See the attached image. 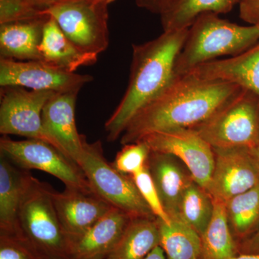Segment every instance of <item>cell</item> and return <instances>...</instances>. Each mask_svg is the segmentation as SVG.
I'll use <instances>...</instances> for the list:
<instances>
[{
    "mask_svg": "<svg viewBox=\"0 0 259 259\" xmlns=\"http://www.w3.org/2000/svg\"><path fill=\"white\" fill-rule=\"evenodd\" d=\"M241 90L233 83L200 79L190 74L177 76L133 117L120 143L134 144L153 133L200 125Z\"/></svg>",
    "mask_w": 259,
    "mask_h": 259,
    "instance_id": "obj_1",
    "label": "cell"
},
{
    "mask_svg": "<svg viewBox=\"0 0 259 259\" xmlns=\"http://www.w3.org/2000/svg\"><path fill=\"white\" fill-rule=\"evenodd\" d=\"M188 30L163 31L153 40L133 46L128 86L105 123L109 141L121 137L133 117L175 79L177 58L185 45Z\"/></svg>",
    "mask_w": 259,
    "mask_h": 259,
    "instance_id": "obj_2",
    "label": "cell"
},
{
    "mask_svg": "<svg viewBox=\"0 0 259 259\" xmlns=\"http://www.w3.org/2000/svg\"><path fill=\"white\" fill-rule=\"evenodd\" d=\"M258 40L259 23L243 26L213 13L201 15L189 28L177 58L175 74L183 76L196 66L221 56L238 55Z\"/></svg>",
    "mask_w": 259,
    "mask_h": 259,
    "instance_id": "obj_3",
    "label": "cell"
},
{
    "mask_svg": "<svg viewBox=\"0 0 259 259\" xmlns=\"http://www.w3.org/2000/svg\"><path fill=\"white\" fill-rule=\"evenodd\" d=\"M54 189L30 177L18 212L24 236L49 259H71L72 244L56 212Z\"/></svg>",
    "mask_w": 259,
    "mask_h": 259,
    "instance_id": "obj_4",
    "label": "cell"
},
{
    "mask_svg": "<svg viewBox=\"0 0 259 259\" xmlns=\"http://www.w3.org/2000/svg\"><path fill=\"white\" fill-rule=\"evenodd\" d=\"M190 129L212 148L254 149L259 145V97L242 89L207 120Z\"/></svg>",
    "mask_w": 259,
    "mask_h": 259,
    "instance_id": "obj_5",
    "label": "cell"
},
{
    "mask_svg": "<svg viewBox=\"0 0 259 259\" xmlns=\"http://www.w3.org/2000/svg\"><path fill=\"white\" fill-rule=\"evenodd\" d=\"M94 192L133 218H157L143 198L134 180L109 163L100 141L87 143L76 161Z\"/></svg>",
    "mask_w": 259,
    "mask_h": 259,
    "instance_id": "obj_6",
    "label": "cell"
},
{
    "mask_svg": "<svg viewBox=\"0 0 259 259\" xmlns=\"http://www.w3.org/2000/svg\"><path fill=\"white\" fill-rule=\"evenodd\" d=\"M107 6L97 0H82L51 7L44 15L54 18L81 50L99 55L109 45Z\"/></svg>",
    "mask_w": 259,
    "mask_h": 259,
    "instance_id": "obj_7",
    "label": "cell"
},
{
    "mask_svg": "<svg viewBox=\"0 0 259 259\" xmlns=\"http://www.w3.org/2000/svg\"><path fill=\"white\" fill-rule=\"evenodd\" d=\"M0 153L24 169H37L56 177L66 187L93 191L80 167L67 156L45 141H14L3 136Z\"/></svg>",
    "mask_w": 259,
    "mask_h": 259,
    "instance_id": "obj_8",
    "label": "cell"
},
{
    "mask_svg": "<svg viewBox=\"0 0 259 259\" xmlns=\"http://www.w3.org/2000/svg\"><path fill=\"white\" fill-rule=\"evenodd\" d=\"M1 92L0 134L40 140L59 149L44 128L42 120V109L56 93L21 87L2 88Z\"/></svg>",
    "mask_w": 259,
    "mask_h": 259,
    "instance_id": "obj_9",
    "label": "cell"
},
{
    "mask_svg": "<svg viewBox=\"0 0 259 259\" xmlns=\"http://www.w3.org/2000/svg\"><path fill=\"white\" fill-rule=\"evenodd\" d=\"M139 141L144 142L153 152L178 158L188 168L194 182L207 190L214 170V151L193 130L175 128L153 133Z\"/></svg>",
    "mask_w": 259,
    "mask_h": 259,
    "instance_id": "obj_10",
    "label": "cell"
},
{
    "mask_svg": "<svg viewBox=\"0 0 259 259\" xmlns=\"http://www.w3.org/2000/svg\"><path fill=\"white\" fill-rule=\"evenodd\" d=\"M90 75L69 72L42 61H17L0 58V86L21 87L55 93L79 92L93 81Z\"/></svg>",
    "mask_w": 259,
    "mask_h": 259,
    "instance_id": "obj_11",
    "label": "cell"
},
{
    "mask_svg": "<svg viewBox=\"0 0 259 259\" xmlns=\"http://www.w3.org/2000/svg\"><path fill=\"white\" fill-rule=\"evenodd\" d=\"M214 170L207 192L214 200L226 203L232 197L259 183V166L248 148H212Z\"/></svg>",
    "mask_w": 259,
    "mask_h": 259,
    "instance_id": "obj_12",
    "label": "cell"
},
{
    "mask_svg": "<svg viewBox=\"0 0 259 259\" xmlns=\"http://www.w3.org/2000/svg\"><path fill=\"white\" fill-rule=\"evenodd\" d=\"M52 197L59 221L72 247L113 207L94 191L66 187L61 192L54 190Z\"/></svg>",
    "mask_w": 259,
    "mask_h": 259,
    "instance_id": "obj_13",
    "label": "cell"
},
{
    "mask_svg": "<svg viewBox=\"0 0 259 259\" xmlns=\"http://www.w3.org/2000/svg\"><path fill=\"white\" fill-rule=\"evenodd\" d=\"M78 93L55 94L42 112V125L47 134L61 152L76 163L88 143L84 136L78 132L75 121Z\"/></svg>",
    "mask_w": 259,
    "mask_h": 259,
    "instance_id": "obj_14",
    "label": "cell"
},
{
    "mask_svg": "<svg viewBox=\"0 0 259 259\" xmlns=\"http://www.w3.org/2000/svg\"><path fill=\"white\" fill-rule=\"evenodd\" d=\"M187 74L207 81L233 83L259 97V41L238 55L204 63Z\"/></svg>",
    "mask_w": 259,
    "mask_h": 259,
    "instance_id": "obj_15",
    "label": "cell"
},
{
    "mask_svg": "<svg viewBox=\"0 0 259 259\" xmlns=\"http://www.w3.org/2000/svg\"><path fill=\"white\" fill-rule=\"evenodd\" d=\"M147 166L168 217L179 218L181 199L194 182L188 168L175 156L153 151Z\"/></svg>",
    "mask_w": 259,
    "mask_h": 259,
    "instance_id": "obj_16",
    "label": "cell"
},
{
    "mask_svg": "<svg viewBox=\"0 0 259 259\" xmlns=\"http://www.w3.org/2000/svg\"><path fill=\"white\" fill-rule=\"evenodd\" d=\"M133 218L112 207L73 245L71 259H107Z\"/></svg>",
    "mask_w": 259,
    "mask_h": 259,
    "instance_id": "obj_17",
    "label": "cell"
},
{
    "mask_svg": "<svg viewBox=\"0 0 259 259\" xmlns=\"http://www.w3.org/2000/svg\"><path fill=\"white\" fill-rule=\"evenodd\" d=\"M32 175L1 153L0 156V233L20 234L18 212Z\"/></svg>",
    "mask_w": 259,
    "mask_h": 259,
    "instance_id": "obj_18",
    "label": "cell"
},
{
    "mask_svg": "<svg viewBox=\"0 0 259 259\" xmlns=\"http://www.w3.org/2000/svg\"><path fill=\"white\" fill-rule=\"evenodd\" d=\"M39 51L42 61L69 72L95 64L98 57L76 47L51 17L44 25Z\"/></svg>",
    "mask_w": 259,
    "mask_h": 259,
    "instance_id": "obj_19",
    "label": "cell"
},
{
    "mask_svg": "<svg viewBox=\"0 0 259 259\" xmlns=\"http://www.w3.org/2000/svg\"><path fill=\"white\" fill-rule=\"evenodd\" d=\"M49 18L1 25V58L17 61H41L39 47L44 25Z\"/></svg>",
    "mask_w": 259,
    "mask_h": 259,
    "instance_id": "obj_20",
    "label": "cell"
},
{
    "mask_svg": "<svg viewBox=\"0 0 259 259\" xmlns=\"http://www.w3.org/2000/svg\"><path fill=\"white\" fill-rule=\"evenodd\" d=\"M158 245L157 218H133L107 259H146Z\"/></svg>",
    "mask_w": 259,
    "mask_h": 259,
    "instance_id": "obj_21",
    "label": "cell"
},
{
    "mask_svg": "<svg viewBox=\"0 0 259 259\" xmlns=\"http://www.w3.org/2000/svg\"><path fill=\"white\" fill-rule=\"evenodd\" d=\"M236 4L238 0H175L160 15L163 31L189 29L201 15L228 13Z\"/></svg>",
    "mask_w": 259,
    "mask_h": 259,
    "instance_id": "obj_22",
    "label": "cell"
},
{
    "mask_svg": "<svg viewBox=\"0 0 259 259\" xmlns=\"http://www.w3.org/2000/svg\"><path fill=\"white\" fill-rule=\"evenodd\" d=\"M225 204L228 225L238 245L259 229V183Z\"/></svg>",
    "mask_w": 259,
    "mask_h": 259,
    "instance_id": "obj_23",
    "label": "cell"
},
{
    "mask_svg": "<svg viewBox=\"0 0 259 259\" xmlns=\"http://www.w3.org/2000/svg\"><path fill=\"white\" fill-rule=\"evenodd\" d=\"M212 219L201 236L199 259H232L238 255V245L227 220L226 204L214 200Z\"/></svg>",
    "mask_w": 259,
    "mask_h": 259,
    "instance_id": "obj_24",
    "label": "cell"
},
{
    "mask_svg": "<svg viewBox=\"0 0 259 259\" xmlns=\"http://www.w3.org/2000/svg\"><path fill=\"white\" fill-rule=\"evenodd\" d=\"M158 219V218H157ZM160 246L166 259H199L202 249L201 237L180 218L169 224L158 219Z\"/></svg>",
    "mask_w": 259,
    "mask_h": 259,
    "instance_id": "obj_25",
    "label": "cell"
},
{
    "mask_svg": "<svg viewBox=\"0 0 259 259\" xmlns=\"http://www.w3.org/2000/svg\"><path fill=\"white\" fill-rule=\"evenodd\" d=\"M212 197L195 182L185 190L179 205V218L202 236L212 219Z\"/></svg>",
    "mask_w": 259,
    "mask_h": 259,
    "instance_id": "obj_26",
    "label": "cell"
},
{
    "mask_svg": "<svg viewBox=\"0 0 259 259\" xmlns=\"http://www.w3.org/2000/svg\"><path fill=\"white\" fill-rule=\"evenodd\" d=\"M151 152L150 148L143 141L124 145L112 165L120 173L133 176L147 166Z\"/></svg>",
    "mask_w": 259,
    "mask_h": 259,
    "instance_id": "obj_27",
    "label": "cell"
},
{
    "mask_svg": "<svg viewBox=\"0 0 259 259\" xmlns=\"http://www.w3.org/2000/svg\"><path fill=\"white\" fill-rule=\"evenodd\" d=\"M45 10L32 0H0V24L47 18Z\"/></svg>",
    "mask_w": 259,
    "mask_h": 259,
    "instance_id": "obj_28",
    "label": "cell"
},
{
    "mask_svg": "<svg viewBox=\"0 0 259 259\" xmlns=\"http://www.w3.org/2000/svg\"><path fill=\"white\" fill-rule=\"evenodd\" d=\"M0 259H49L23 233H0Z\"/></svg>",
    "mask_w": 259,
    "mask_h": 259,
    "instance_id": "obj_29",
    "label": "cell"
},
{
    "mask_svg": "<svg viewBox=\"0 0 259 259\" xmlns=\"http://www.w3.org/2000/svg\"><path fill=\"white\" fill-rule=\"evenodd\" d=\"M130 177L134 180L135 185L154 215L163 223L169 224L171 219L163 208L148 166L145 167L142 171Z\"/></svg>",
    "mask_w": 259,
    "mask_h": 259,
    "instance_id": "obj_30",
    "label": "cell"
},
{
    "mask_svg": "<svg viewBox=\"0 0 259 259\" xmlns=\"http://www.w3.org/2000/svg\"><path fill=\"white\" fill-rule=\"evenodd\" d=\"M240 18L254 25L259 23V0H238Z\"/></svg>",
    "mask_w": 259,
    "mask_h": 259,
    "instance_id": "obj_31",
    "label": "cell"
},
{
    "mask_svg": "<svg viewBox=\"0 0 259 259\" xmlns=\"http://www.w3.org/2000/svg\"><path fill=\"white\" fill-rule=\"evenodd\" d=\"M174 1L175 0H136V3L139 8L161 15Z\"/></svg>",
    "mask_w": 259,
    "mask_h": 259,
    "instance_id": "obj_32",
    "label": "cell"
},
{
    "mask_svg": "<svg viewBox=\"0 0 259 259\" xmlns=\"http://www.w3.org/2000/svg\"><path fill=\"white\" fill-rule=\"evenodd\" d=\"M238 255H259V229L253 236L238 245Z\"/></svg>",
    "mask_w": 259,
    "mask_h": 259,
    "instance_id": "obj_33",
    "label": "cell"
},
{
    "mask_svg": "<svg viewBox=\"0 0 259 259\" xmlns=\"http://www.w3.org/2000/svg\"><path fill=\"white\" fill-rule=\"evenodd\" d=\"M37 5L45 10L56 5L64 4V3H73V2L82 1V0H32Z\"/></svg>",
    "mask_w": 259,
    "mask_h": 259,
    "instance_id": "obj_34",
    "label": "cell"
},
{
    "mask_svg": "<svg viewBox=\"0 0 259 259\" xmlns=\"http://www.w3.org/2000/svg\"><path fill=\"white\" fill-rule=\"evenodd\" d=\"M146 259H166V257L161 247L158 245L149 253Z\"/></svg>",
    "mask_w": 259,
    "mask_h": 259,
    "instance_id": "obj_35",
    "label": "cell"
},
{
    "mask_svg": "<svg viewBox=\"0 0 259 259\" xmlns=\"http://www.w3.org/2000/svg\"><path fill=\"white\" fill-rule=\"evenodd\" d=\"M232 259H259L258 255L239 254Z\"/></svg>",
    "mask_w": 259,
    "mask_h": 259,
    "instance_id": "obj_36",
    "label": "cell"
},
{
    "mask_svg": "<svg viewBox=\"0 0 259 259\" xmlns=\"http://www.w3.org/2000/svg\"><path fill=\"white\" fill-rule=\"evenodd\" d=\"M251 151L259 166V145L256 148H254V149L251 150Z\"/></svg>",
    "mask_w": 259,
    "mask_h": 259,
    "instance_id": "obj_37",
    "label": "cell"
},
{
    "mask_svg": "<svg viewBox=\"0 0 259 259\" xmlns=\"http://www.w3.org/2000/svg\"><path fill=\"white\" fill-rule=\"evenodd\" d=\"M98 2H101V3H105V4H107L108 5L110 4V3H112V2L115 1V0H97Z\"/></svg>",
    "mask_w": 259,
    "mask_h": 259,
    "instance_id": "obj_38",
    "label": "cell"
}]
</instances>
